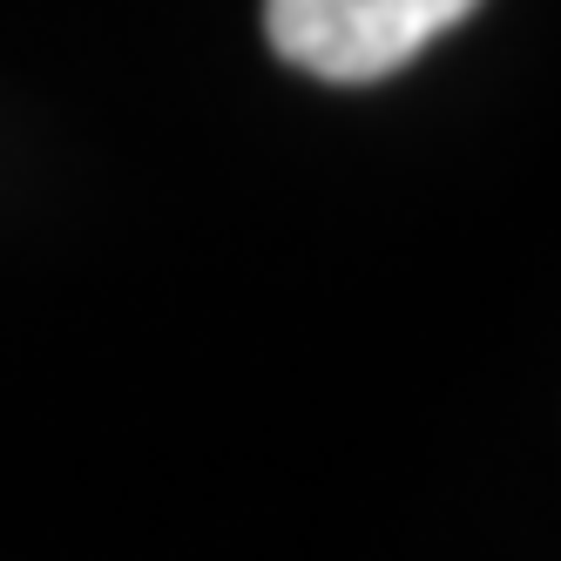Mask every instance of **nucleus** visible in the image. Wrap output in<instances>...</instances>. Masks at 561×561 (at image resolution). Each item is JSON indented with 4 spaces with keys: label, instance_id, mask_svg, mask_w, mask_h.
Instances as JSON below:
<instances>
[{
    "label": "nucleus",
    "instance_id": "1",
    "mask_svg": "<svg viewBox=\"0 0 561 561\" xmlns=\"http://www.w3.org/2000/svg\"><path fill=\"white\" fill-rule=\"evenodd\" d=\"M473 8L480 0H264V34L318 82H379Z\"/></svg>",
    "mask_w": 561,
    "mask_h": 561
}]
</instances>
